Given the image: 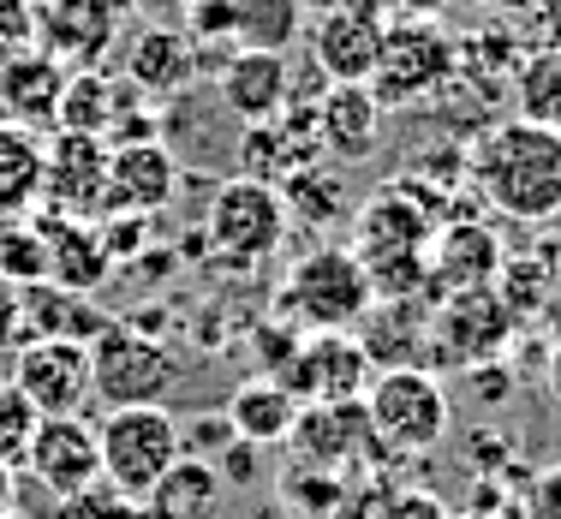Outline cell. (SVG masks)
<instances>
[{
    "mask_svg": "<svg viewBox=\"0 0 561 519\" xmlns=\"http://www.w3.org/2000/svg\"><path fill=\"white\" fill-rule=\"evenodd\" d=\"M472 192L507 221L561 216V131L538 119H502L472 150Z\"/></svg>",
    "mask_w": 561,
    "mask_h": 519,
    "instance_id": "6da1fadb",
    "label": "cell"
},
{
    "mask_svg": "<svg viewBox=\"0 0 561 519\" xmlns=\"http://www.w3.org/2000/svg\"><path fill=\"white\" fill-rule=\"evenodd\" d=\"M431 185L412 180H389L377 197H365L353 216V257L365 263L370 292L377 299H412L424 287V251L431 233L443 228V209L431 204Z\"/></svg>",
    "mask_w": 561,
    "mask_h": 519,
    "instance_id": "7a4b0ae2",
    "label": "cell"
},
{
    "mask_svg": "<svg viewBox=\"0 0 561 519\" xmlns=\"http://www.w3.org/2000/svg\"><path fill=\"white\" fill-rule=\"evenodd\" d=\"M358 406H365L370 442L394 448V454H431V448H443V436L454 424V401H448L443 377L424 365L370 370Z\"/></svg>",
    "mask_w": 561,
    "mask_h": 519,
    "instance_id": "3957f363",
    "label": "cell"
},
{
    "mask_svg": "<svg viewBox=\"0 0 561 519\" xmlns=\"http://www.w3.org/2000/svg\"><path fill=\"white\" fill-rule=\"evenodd\" d=\"M370 304H377L370 275L346 245H311L280 281V323H293L299 335L353 328L370 316Z\"/></svg>",
    "mask_w": 561,
    "mask_h": 519,
    "instance_id": "277c9868",
    "label": "cell"
},
{
    "mask_svg": "<svg viewBox=\"0 0 561 519\" xmlns=\"http://www.w3.org/2000/svg\"><path fill=\"white\" fill-rule=\"evenodd\" d=\"M293 233V216H287V197L280 185L270 180H251V173H233L209 192V209H204V239L221 263L233 269H257L270 263Z\"/></svg>",
    "mask_w": 561,
    "mask_h": 519,
    "instance_id": "5b68a950",
    "label": "cell"
},
{
    "mask_svg": "<svg viewBox=\"0 0 561 519\" xmlns=\"http://www.w3.org/2000/svg\"><path fill=\"white\" fill-rule=\"evenodd\" d=\"M180 382V358L138 323H102L90 335V394L102 406H162Z\"/></svg>",
    "mask_w": 561,
    "mask_h": 519,
    "instance_id": "8992f818",
    "label": "cell"
},
{
    "mask_svg": "<svg viewBox=\"0 0 561 519\" xmlns=\"http://www.w3.org/2000/svg\"><path fill=\"white\" fill-rule=\"evenodd\" d=\"M96 454H102V484L144 501L156 489V477L180 460V418L168 406H108L96 418Z\"/></svg>",
    "mask_w": 561,
    "mask_h": 519,
    "instance_id": "52a82bcc",
    "label": "cell"
},
{
    "mask_svg": "<svg viewBox=\"0 0 561 519\" xmlns=\"http://www.w3.org/2000/svg\"><path fill=\"white\" fill-rule=\"evenodd\" d=\"M460 48L454 36L443 31L436 19H400L382 31V48H377V66H370L365 90L377 96V108H412V102L436 96L454 72H460Z\"/></svg>",
    "mask_w": 561,
    "mask_h": 519,
    "instance_id": "ba28073f",
    "label": "cell"
},
{
    "mask_svg": "<svg viewBox=\"0 0 561 519\" xmlns=\"http://www.w3.org/2000/svg\"><path fill=\"white\" fill-rule=\"evenodd\" d=\"M12 389L24 394L43 418H66V412L90 406V341L78 335H36L12 346Z\"/></svg>",
    "mask_w": 561,
    "mask_h": 519,
    "instance_id": "9c48e42d",
    "label": "cell"
},
{
    "mask_svg": "<svg viewBox=\"0 0 561 519\" xmlns=\"http://www.w3.org/2000/svg\"><path fill=\"white\" fill-rule=\"evenodd\" d=\"M108 138H90V131H55L43 138V204L55 216H78L96 221L108 204Z\"/></svg>",
    "mask_w": 561,
    "mask_h": 519,
    "instance_id": "30bf717a",
    "label": "cell"
},
{
    "mask_svg": "<svg viewBox=\"0 0 561 519\" xmlns=\"http://www.w3.org/2000/svg\"><path fill=\"white\" fill-rule=\"evenodd\" d=\"M514 341V311L496 299V287H472V292H448L443 311L431 316V353L454 370L490 365L502 346Z\"/></svg>",
    "mask_w": 561,
    "mask_h": 519,
    "instance_id": "8fae6325",
    "label": "cell"
},
{
    "mask_svg": "<svg viewBox=\"0 0 561 519\" xmlns=\"http://www.w3.org/2000/svg\"><path fill=\"white\" fill-rule=\"evenodd\" d=\"M24 477L48 489L55 501L78 496V489L102 484V454H96V424L84 412H66V418H43L24 442V460H19Z\"/></svg>",
    "mask_w": 561,
    "mask_h": 519,
    "instance_id": "7c38bea8",
    "label": "cell"
},
{
    "mask_svg": "<svg viewBox=\"0 0 561 519\" xmlns=\"http://www.w3.org/2000/svg\"><path fill=\"white\" fill-rule=\"evenodd\" d=\"M382 12L370 0H341L329 12H311V66L323 72V84H365L370 66H377V48H382Z\"/></svg>",
    "mask_w": 561,
    "mask_h": 519,
    "instance_id": "4fadbf2b",
    "label": "cell"
},
{
    "mask_svg": "<svg viewBox=\"0 0 561 519\" xmlns=\"http://www.w3.org/2000/svg\"><path fill=\"white\" fill-rule=\"evenodd\" d=\"M31 228L43 233V281L72 292V299H90V292L108 287L114 257L102 245L96 221H78V216H55V209H31Z\"/></svg>",
    "mask_w": 561,
    "mask_h": 519,
    "instance_id": "5bb4252c",
    "label": "cell"
},
{
    "mask_svg": "<svg viewBox=\"0 0 561 519\" xmlns=\"http://www.w3.org/2000/svg\"><path fill=\"white\" fill-rule=\"evenodd\" d=\"M280 382L293 389V401H358L370 382V358L346 328H323V335H305L299 353L287 358Z\"/></svg>",
    "mask_w": 561,
    "mask_h": 519,
    "instance_id": "9a60e30c",
    "label": "cell"
},
{
    "mask_svg": "<svg viewBox=\"0 0 561 519\" xmlns=\"http://www.w3.org/2000/svg\"><path fill=\"white\" fill-rule=\"evenodd\" d=\"M185 162L168 150V138H144V143H114L108 155V209H131V216H162L180 197Z\"/></svg>",
    "mask_w": 561,
    "mask_h": 519,
    "instance_id": "2e32d148",
    "label": "cell"
},
{
    "mask_svg": "<svg viewBox=\"0 0 561 519\" xmlns=\"http://www.w3.org/2000/svg\"><path fill=\"white\" fill-rule=\"evenodd\" d=\"M114 43H119V7H108V0H43L36 7V48L55 55L66 72L102 66Z\"/></svg>",
    "mask_w": 561,
    "mask_h": 519,
    "instance_id": "e0dca14e",
    "label": "cell"
},
{
    "mask_svg": "<svg viewBox=\"0 0 561 519\" xmlns=\"http://www.w3.org/2000/svg\"><path fill=\"white\" fill-rule=\"evenodd\" d=\"M216 102L239 126H263L293 102V66L287 55H257V48H233L216 66Z\"/></svg>",
    "mask_w": 561,
    "mask_h": 519,
    "instance_id": "ac0fdd59",
    "label": "cell"
},
{
    "mask_svg": "<svg viewBox=\"0 0 561 519\" xmlns=\"http://www.w3.org/2000/svg\"><path fill=\"white\" fill-rule=\"evenodd\" d=\"M365 442H370V424L358 401H305L287 430V448L305 472H335V477H341V465L358 460Z\"/></svg>",
    "mask_w": 561,
    "mask_h": 519,
    "instance_id": "d6986e66",
    "label": "cell"
},
{
    "mask_svg": "<svg viewBox=\"0 0 561 519\" xmlns=\"http://www.w3.org/2000/svg\"><path fill=\"white\" fill-rule=\"evenodd\" d=\"M502 269V245L490 228L478 221H448V228L431 233V251H424V287L436 299L448 292H472V287H496Z\"/></svg>",
    "mask_w": 561,
    "mask_h": 519,
    "instance_id": "ffe728a7",
    "label": "cell"
},
{
    "mask_svg": "<svg viewBox=\"0 0 561 519\" xmlns=\"http://www.w3.org/2000/svg\"><path fill=\"white\" fill-rule=\"evenodd\" d=\"M197 78V43L173 24H144L126 36V84L144 102H180Z\"/></svg>",
    "mask_w": 561,
    "mask_h": 519,
    "instance_id": "44dd1931",
    "label": "cell"
},
{
    "mask_svg": "<svg viewBox=\"0 0 561 519\" xmlns=\"http://www.w3.org/2000/svg\"><path fill=\"white\" fill-rule=\"evenodd\" d=\"M311 108H317V150L323 155H335V162H365V155H377L382 108L365 84H323V96H317Z\"/></svg>",
    "mask_w": 561,
    "mask_h": 519,
    "instance_id": "7402d4cb",
    "label": "cell"
},
{
    "mask_svg": "<svg viewBox=\"0 0 561 519\" xmlns=\"http://www.w3.org/2000/svg\"><path fill=\"white\" fill-rule=\"evenodd\" d=\"M131 108H144V96L131 84H114L102 66H78V72H66V84H60L55 131H90V138H108Z\"/></svg>",
    "mask_w": 561,
    "mask_h": 519,
    "instance_id": "603a6c76",
    "label": "cell"
},
{
    "mask_svg": "<svg viewBox=\"0 0 561 519\" xmlns=\"http://www.w3.org/2000/svg\"><path fill=\"white\" fill-rule=\"evenodd\" d=\"M60 84H66V66L43 48H19L7 60V78H0V119L12 126H55V102H60Z\"/></svg>",
    "mask_w": 561,
    "mask_h": 519,
    "instance_id": "cb8c5ba5",
    "label": "cell"
},
{
    "mask_svg": "<svg viewBox=\"0 0 561 519\" xmlns=\"http://www.w3.org/2000/svg\"><path fill=\"white\" fill-rule=\"evenodd\" d=\"M227 424H233L239 442L251 448H280L293 430V418H299V401H293V389L280 377H251L239 382L233 394H227Z\"/></svg>",
    "mask_w": 561,
    "mask_h": 519,
    "instance_id": "d4e9b609",
    "label": "cell"
},
{
    "mask_svg": "<svg viewBox=\"0 0 561 519\" xmlns=\"http://www.w3.org/2000/svg\"><path fill=\"white\" fill-rule=\"evenodd\" d=\"M221 501H227V484L216 477V465L180 454L144 496V519H216Z\"/></svg>",
    "mask_w": 561,
    "mask_h": 519,
    "instance_id": "484cf974",
    "label": "cell"
},
{
    "mask_svg": "<svg viewBox=\"0 0 561 519\" xmlns=\"http://www.w3.org/2000/svg\"><path fill=\"white\" fill-rule=\"evenodd\" d=\"M43 204V131L0 119V221H19Z\"/></svg>",
    "mask_w": 561,
    "mask_h": 519,
    "instance_id": "4316f807",
    "label": "cell"
},
{
    "mask_svg": "<svg viewBox=\"0 0 561 519\" xmlns=\"http://www.w3.org/2000/svg\"><path fill=\"white\" fill-rule=\"evenodd\" d=\"M233 7V48L257 55H287L305 36V7L299 0H227Z\"/></svg>",
    "mask_w": 561,
    "mask_h": 519,
    "instance_id": "83f0119b",
    "label": "cell"
},
{
    "mask_svg": "<svg viewBox=\"0 0 561 519\" xmlns=\"http://www.w3.org/2000/svg\"><path fill=\"white\" fill-rule=\"evenodd\" d=\"M280 197H287V216L305 221V228H329V221L346 216V185L341 173H329L323 162H305L280 180Z\"/></svg>",
    "mask_w": 561,
    "mask_h": 519,
    "instance_id": "f1b7e54d",
    "label": "cell"
},
{
    "mask_svg": "<svg viewBox=\"0 0 561 519\" xmlns=\"http://www.w3.org/2000/svg\"><path fill=\"white\" fill-rule=\"evenodd\" d=\"M514 96H519V119L561 131V48H531L514 66Z\"/></svg>",
    "mask_w": 561,
    "mask_h": 519,
    "instance_id": "f546056e",
    "label": "cell"
},
{
    "mask_svg": "<svg viewBox=\"0 0 561 519\" xmlns=\"http://www.w3.org/2000/svg\"><path fill=\"white\" fill-rule=\"evenodd\" d=\"M0 281H12V287L43 281V233L31 228V216L0 221Z\"/></svg>",
    "mask_w": 561,
    "mask_h": 519,
    "instance_id": "4dcf8cb0",
    "label": "cell"
},
{
    "mask_svg": "<svg viewBox=\"0 0 561 519\" xmlns=\"http://www.w3.org/2000/svg\"><path fill=\"white\" fill-rule=\"evenodd\" d=\"M36 424H43V412H36L7 377H0V460L19 465V460H24V442H31Z\"/></svg>",
    "mask_w": 561,
    "mask_h": 519,
    "instance_id": "1f68e13d",
    "label": "cell"
},
{
    "mask_svg": "<svg viewBox=\"0 0 561 519\" xmlns=\"http://www.w3.org/2000/svg\"><path fill=\"white\" fill-rule=\"evenodd\" d=\"M60 519H144V501L119 496L108 484H90V489H78V496L60 501Z\"/></svg>",
    "mask_w": 561,
    "mask_h": 519,
    "instance_id": "d6a6232c",
    "label": "cell"
},
{
    "mask_svg": "<svg viewBox=\"0 0 561 519\" xmlns=\"http://www.w3.org/2000/svg\"><path fill=\"white\" fill-rule=\"evenodd\" d=\"M227 442H233L227 412H197V418L180 424V454H192V460H216Z\"/></svg>",
    "mask_w": 561,
    "mask_h": 519,
    "instance_id": "836d02e7",
    "label": "cell"
},
{
    "mask_svg": "<svg viewBox=\"0 0 561 519\" xmlns=\"http://www.w3.org/2000/svg\"><path fill=\"white\" fill-rule=\"evenodd\" d=\"M0 43L36 48V0H0Z\"/></svg>",
    "mask_w": 561,
    "mask_h": 519,
    "instance_id": "e575fe53",
    "label": "cell"
},
{
    "mask_svg": "<svg viewBox=\"0 0 561 519\" xmlns=\"http://www.w3.org/2000/svg\"><path fill=\"white\" fill-rule=\"evenodd\" d=\"M257 454H263V448H251V442H239V436H233V442H227L209 465H216L221 484H251V477H257Z\"/></svg>",
    "mask_w": 561,
    "mask_h": 519,
    "instance_id": "d590c367",
    "label": "cell"
},
{
    "mask_svg": "<svg viewBox=\"0 0 561 519\" xmlns=\"http://www.w3.org/2000/svg\"><path fill=\"white\" fill-rule=\"evenodd\" d=\"M377 519H448L443 496H431V489H400V496H389V508H382Z\"/></svg>",
    "mask_w": 561,
    "mask_h": 519,
    "instance_id": "8d00e7d4",
    "label": "cell"
},
{
    "mask_svg": "<svg viewBox=\"0 0 561 519\" xmlns=\"http://www.w3.org/2000/svg\"><path fill=\"white\" fill-rule=\"evenodd\" d=\"M531 519H561V465L538 472V484H531Z\"/></svg>",
    "mask_w": 561,
    "mask_h": 519,
    "instance_id": "74e56055",
    "label": "cell"
},
{
    "mask_svg": "<svg viewBox=\"0 0 561 519\" xmlns=\"http://www.w3.org/2000/svg\"><path fill=\"white\" fill-rule=\"evenodd\" d=\"M531 36L538 48H561V0H531Z\"/></svg>",
    "mask_w": 561,
    "mask_h": 519,
    "instance_id": "f35d334b",
    "label": "cell"
},
{
    "mask_svg": "<svg viewBox=\"0 0 561 519\" xmlns=\"http://www.w3.org/2000/svg\"><path fill=\"white\" fill-rule=\"evenodd\" d=\"M0 346H19V287L0 281Z\"/></svg>",
    "mask_w": 561,
    "mask_h": 519,
    "instance_id": "ab89813d",
    "label": "cell"
},
{
    "mask_svg": "<svg viewBox=\"0 0 561 519\" xmlns=\"http://www.w3.org/2000/svg\"><path fill=\"white\" fill-rule=\"evenodd\" d=\"M0 514H19V465L0 460Z\"/></svg>",
    "mask_w": 561,
    "mask_h": 519,
    "instance_id": "60d3db41",
    "label": "cell"
},
{
    "mask_svg": "<svg viewBox=\"0 0 561 519\" xmlns=\"http://www.w3.org/2000/svg\"><path fill=\"white\" fill-rule=\"evenodd\" d=\"M550 401L561 406V346H556V353H550Z\"/></svg>",
    "mask_w": 561,
    "mask_h": 519,
    "instance_id": "b9f144b4",
    "label": "cell"
},
{
    "mask_svg": "<svg viewBox=\"0 0 561 519\" xmlns=\"http://www.w3.org/2000/svg\"><path fill=\"white\" fill-rule=\"evenodd\" d=\"M305 7V19H311V12H329V7H341V0H299Z\"/></svg>",
    "mask_w": 561,
    "mask_h": 519,
    "instance_id": "7bdbcfd3",
    "label": "cell"
},
{
    "mask_svg": "<svg viewBox=\"0 0 561 519\" xmlns=\"http://www.w3.org/2000/svg\"><path fill=\"white\" fill-rule=\"evenodd\" d=\"M12 55H19V48H7V43H0V78H7V60H12Z\"/></svg>",
    "mask_w": 561,
    "mask_h": 519,
    "instance_id": "ee69618b",
    "label": "cell"
},
{
    "mask_svg": "<svg viewBox=\"0 0 561 519\" xmlns=\"http://www.w3.org/2000/svg\"><path fill=\"white\" fill-rule=\"evenodd\" d=\"M484 7H531V0H484Z\"/></svg>",
    "mask_w": 561,
    "mask_h": 519,
    "instance_id": "f6af8a7d",
    "label": "cell"
},
{
    "mask_svg": "<svg viewBox=\"0 0 561 519\" xmlns=\"http://www.w3.org/2000/svg\"><path fill=\"white\" fill-rule=\"evenodd\" d=\"M168 7H173V12H185V7H197V0H168Z\"/></svg>",
    "mask_w": 561,
    "mask_h": 519,
    "instance_id": "bcb514c9",
    "label": "cell"
},
{
    "mask_svg": "<svg viewBox=\"0 0 561 519\" xmlns=\"http://www.w3.org/2000/svg\"><path fill=\"white\" fill-rule=\"evenodd\" d=\"M0 519H19V514H0Z\"/></svg>",
    "mask_w": 561,
    "mask_h": 519,
    "instance_id": "7dc6e473",
    "label": "cell"
},
{
    "mask_svg": "<svg viewBox=\"0 0 561 519\" xmlns=\"http://www.w3.org/2000/svg\"><path fill=\"white\" fill-rule=\"evenodd\" d=\"M556 287H561V275H556Z\"/></svg>",
    "mask_w": 561,
    "mask_h": 519,
    "instance_id": "c3c4849f",
    "label": "cell"
},
{
    "mask_svg": "<svg viewBox=\"0 0 561 519\" xmlns=\"http://www.w3.org/2000/svg\"><path fill=\"white\" fill-rule=\"evenodd\" d=\"M36 7H43V0H36Z\"/></svg>",
    "mask_w": 561,
    "mask_h": 519,
    "instance_id": "681fc988",
    "label": "cell"
}]
</instances>
